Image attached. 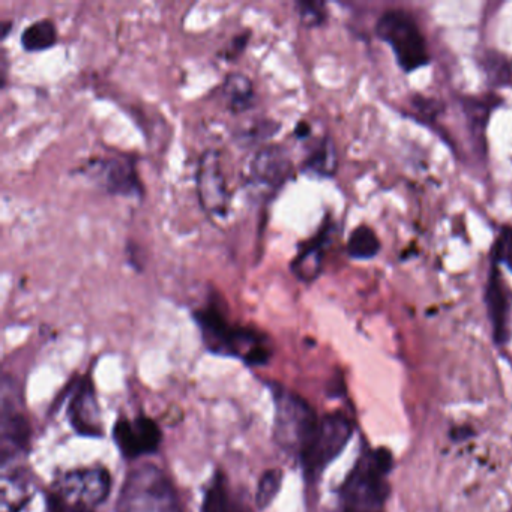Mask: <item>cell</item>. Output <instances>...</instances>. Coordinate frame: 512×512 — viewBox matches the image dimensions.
<instances>
[{
	"label": "cell",
	"instance_id": "6da1fadb",
	"mask_svg": "<svg viewBox=\"0 0 512 512\" xmlns=\"http://www.w3.org/2000/svg\"><path fill=\"white\" fill-rule=\"evenodd\" d=\"M203 343L217 355L242 359L248 365H263L272 355L271 341L265 334L247 326L233 325L217 302L194 311Z\"/></svg>",
	"mask_w": 512,
	"mask_h": 512
},
{
	"label": "cell",
	"instance_id": "7a4b0ae2",
	"mask_svg": "<svg viewBox=\"0 0 512 512\" xmlns=\"http://www.w3.org/2000/svg\"><path fill=\"white\" fill-rule=\"evenodd\" d=\"M391 469L392 454L388 449L362 452L341 485V512H383Z\"/></svg>",
	"mask_w": 512,
	"mask_h": 512
},
{
	"label": "cell",
	"instance_id": "3957f363",
	"mask_svg": "<svg viewBox=\"0 0 512 512\" xmlns=\"http://www.w3.org/2000/svg\"><path fill=\"white\" fill-rule=\"evenodd\" d=\"M118 512H184L166 473L145 464L128 475L118 500Z\"/></svg>",
	"mask_w": 512,
	"mask_h": 512
},
{
	"label": "cell",
	"instance_id": "277c9868",
	"mask_svg": "<svg viewBox=\"0 0 512 512\" xmlns=\"http://www.w3.org/2000/svg\"><path fill=\"white\" fill-rule=\"evenodd\" d=\"M380 40L391 46L404 73H412L430 62L427 41L412 16L392 10L380 17L376 26Z\"/></svg>",
	"mask_w": 512,
	"mask_h": 512
},
{
	"label": "cell",
	"instance_id": "5b68a950",
	"mask_svg": "<svg viewBox=\"0 0 512 512\" xmlns=\"http://www.w3.org/2000/svg\"><path fill=\"white\" fill-rule=\"evenodd\" d=\"M275 440L290 454L301 457L313 437L319 419L314 410L293 392L275 388Z\"/></svg>",
	"mask_w": 512,
	"mask_h": 512
},
{
	"label": "cell",
	"instance_id": "8992f818",
	"mask_svg": "<svg viewBox=\"0 0 512 512\" xmlns=\"http://www.w3.org/2000/svg\"><path fill=\"white\" fill-rule=\"evenodd\" d=\"M110 493V473L104 467H80L62 473L49 496L73 508L94 511Z\"/></svg>",
	"mask_w": 512,
	"mask_h": 512
},
{
	"label": "cell",
	"instance_id": "52a82bcc",
	"mask_svg": "<svg viewBox=\"0 0 512 512\" xmlns=\"http://www.w3.org/2000/svg\"><path fill=\"white\" fill-rule=\"evenodd\" d=\"M353 434V424L343 413H332L319 419L313 437L302 452V467L308 476H317L341 454Z\"/></svg>",
	"mask_w": 512,
	"mask_h": 512
},
{
	"label": "cell",
	"instance_id": "ba28073f",
	"mask_svg": "<svg viewBox=\"0 0 512 512\" xmlns=\"http://www.w3.org/2000/svg\"><path fill=\"white\" fill-rule=\"evenodd\" d=\"M80 172L109 194L122 197H142L143 185L131 157L92 158L83 164Z\"/></svg>",
	"mask_w": 512,
	"mask_h": 512
},
{
	"label": "cell",
	"instance_id": "9c48e42d",
	"mask_svg": "<svg viewBox=\"0 0 512 512\" xmlns=\"http://www.w3.org/2000/svg\"><path fill=\"white\" fill-rule=\"evenodd\" d=\"M196 190L200 206L209 217H227L230 193L217 149H206L200 157L196 170Z\"/></svg>",
	"mask_w": 512,
	"mask_h": 512
},
{
	"label": "cell",
	"instance_id": "30bf717a",
	"mask_svg": "<svg viewBox=\"0 0 512 512\" xmlns=\"http://www.w3.org/2000/svg\"><path fill=\"white\" fill-rule=\"evenodd\" d=\"M295 175L292 158L284 146L265 145L254 154L250 164V181L266 193L280 190Z\"/></svg>",
	"mask_w": 512,
	"mask_h": 512
},
{
	"label": "cell",
	"instance_id": "8fae6325",
	"mask_svg": "<svg viewBox=\"0 0 512 512\" xmlns=\"http://www.w3.org/2000/svg\"><path fill=\"white\" fill-rule=\"evenodd\" d=\"M113 437L119 451L127 458H139L154 454L161 445L160 427L146 416L119 419L113 428Z\"/></svg>",
	"mask_w": 512,
	"mask_h": 512
},
{
	"label": "cell",
	"instance_id": "7c38bea8",
	"mask_svg": "<svg viewBox=\"0 0 512 512\" xmlns=\"http://www.w3.org/2000/svg\"><path fill=\"white\" fill-rule=\"evenodd\" d=\"M485 301H487L488 317L493 326L494 340L502 346L508 341L509 331H511L512 301L511 293H509L496 263H493L490 277H488Z\"/></svg>",
	"mask_w": 512,
	"mask_h": 512
},
{
	"label": "cell",
	"instance_id": "4fadbf2b",
	"mask_svg": "<svg viewBox=\"0 0 512 512\" xmlns=\"http://www.w3.org/2000/svg\"><path fill=\"white\" fill-rule=\"evenodd\" d=\"M68 415L71 424L82 436H103V421L91 380L83 379L77 385L68 407Z\"/></svg>",
	"mask_w": 512,
	"mask_h": 512
},
{
	"label": "cell",
	"instance_id": "5bb4252c",
	"mask_svg": "<svg viewBox=\"0 0 512 512\" xmlns=\"http://www.w3.org/2000/svg\"><path fill=\"white\" fill-rule=\"evenodd\" d=\"M332 229L334 227H332L331 221H326L314 238L308 239L299 247L298 254L290 263V269L298 280L311 283L319 277L322 272L326 245L331 241Z\"/></svg>",
	"mask_w": 512,
	"mask_h": 512
},
{
	"label": "cell",
	"instance_id": "9a60e30c",
	"mask_svg": "<svg viewBox=\"0 0 512 512\" xmlns=\"http://www.w3.org/2000/svg\"><path fill=\"white\" fill-rule=\"evenodd\" d=\"M13 392V389H11ZM4 400V409H2V463H8L10 458L16 457L20 452H25L28 448L29 437H31V427H29L26 416L17 409V404L13 401Z\"/></svg>",
	"mask_w": 512,
	"mask_h": 512
},
{
	"label": "cell",
	"instance_id": "2e32d148",
	"mask_svg": "<svg viewBox=\"0 0 512 512\" xmlns=\"http://www.w3.org/2000/svg\"><path fill=\"white\" fill-rule=\"evenodd\" d=\"M223 98L226 101L227 109L230 112L239 115V113L247 112L254 106L256 101V92L250 77L242 73H232L224 79Z\"/></svg>",
	"mask_w": 512,
	"mask_h": 512
},
{
	"label": "cell",
	"instance_id": "e0dca14e",
	"mask_svg": "<svg viewBox=\"0 0 512 512\" xmlns=\"http://www.w3.org/2000/svg\"><path fill=\"white\" fill-rule=\"evenodd\" d=\"M337 151L331 137H323L311 149L302 163V172L319 178H331L337 172Z\"/></svg>",
	"mask_w": 512,
	"mask_h": 512
},
{
	"label": "cell",
	"instance_id": "ac0fdd59",
	"mask_svg": "<svg viewBox=\"0 0 512 512\" xmlns=\"http://www.w3.org/2000/svg\"><path fill=\"white\" fill-rule=\"evenodd\" d=\"M0 512H19L29 500V482L25 473L14 470L2 478Z\"/></svg>",
	"mask_w": 512,
	"mask_h": 512
},
{
	"label": "cell",
	"instance_id": "d6986e66",
	"mask_svg": "<svg viewBox=\"0 0 512 512\" xmlns=\"http://www.w3.org/2000/svg\"><path fill=\"white\" fill-rule=\"evenodd\" d=\"M58 43V31L50 19H41L31 23L20 37V44L26 52H44Z\"/></svg>",
	"mask_w": 512,
	"mask_h": 512
},
{
	"label": "cell",
	"instance_id": "ffe728a7",
	"mask_svg": "<svg viewBox=\"0 0 512 512\" xmlns=\"http://www.w3.org/2000/svg\"><path fill=\"white\" fill-rule=\"evenodd\" d=\"M202 512H245L233 499L226 479L221 473L215 475L211 484L206 488Z\"/></svg>",
	"mask_w": 512,
	"mask_h": 512
},
{
	"label": "cell",
	"instance_id": "44dd1931",
	"mask_svg": "<svg viewBox=\"0 0 512 512\" xmlns=\"http://www.w3.org/2000/svg\"><path fill=\"white\" fill-rule=\"evenodd\" d=\"M380 251V241L371 227L359 226L353 230L347 241V253L352 259L370 260Z\"/></svg>",
	"mask_w": 512,
	"mask_h": 512
},
{
	"label": "cell",
	"instance_id": "7402d4cb",
	"mask_svg": "<svg viewBox=\"0 0 512 512\" xmlns=\"http://www.w3.org/2000/svg\"><path fill=\"white\" fill-rule=\"evenodd\" d=\"M281 124L274 119H254L235 133L236 142L242 146L260 145L272 139L280 130Z\"/></svg>",
	"mask_w": 512,
	"mask_h": 512
},
{
	"label": "cell",
	"instance_id": "603a6c76",
	"mask_svg": "<svg viewBox=\"0 0 512 512\" xmlns=\"http://www.w3.org/2000/svg\"><path fill=\"white\" fill-rule=\"evenodd\" d=\"M485 73L494 86H512V65L500 55L488 53L484 59Z\"/></svg>",
	"mask_w": 512,
	"mask_h": 512
},
{
	"label": "cell",
	"instance_id": "cb8c5ba5",
	"mask_svg": "<svg viewBox=\"0 0 512 512\" xmlns=\"http://www.w3.org/2000/svg\"><path fill=\"white\" fill-rule=\"evenodd\" d=\"M281 481H283V473H281V470L272 469L263 473L256 496L259 508H266V506L271 505L272 500H274V497L277 496L278 491H280Z\"/></svg>",
	"mask_w": 512,
	"mask_h": 512
},
{
	"label": "cell",
	"instance_id": "d4e9b609",
	"mask_svg": "<svg viewBox=\"0 0 512 512\" xmlns=\"http://www.w3.org/2000/svg\"><path fill=\"white\" fill-rule=\"evenodd\" d=\"M296 10H298L299 19L308 28H317L322 26L328 19V11L323 2H310V0H301L296 2Z\"/></svg>",
	"mask_w": 512,
	"mask_h": 512
},
{
	"label": "cell",
	"instance_id": "484cf974",
	"mask_svg": "<svg viewBox=\"0 0 512 512\" xmlns=\"http://www.w3.org/2000/svg\"><path fill=\"white\" fill-rule=\"evenodd\" d=\"M496 262L506 263L512 271V227H503L494 245Z\"/></svg>",
	"mask_w": 512,
	"mask_h": 512
},
{
	"label": "cell",
	"instance_id": "4316f807",
	"mask_svg": "<svg viewBox=\"0 0 512 512\" xmlns=\"http://www.w3.org/2000/svg\"><path fill=\"white\" fill-rule=\"evenodd\" d=\"M248 40H250V37H248V32L247 34L236 35V38H233L232 43H230V49H227L226 58H238V56L244 52Z\"/></svg>",
	"mask_w": 512,
	"mask_h": 512
},
{
	"label": "cell",
	"instance_id": "83f0119b",
	"mask_svg": "<svg viewBox=\"0 0 512 512\" xmlns=\"http://www.w3.org/2000/svg\"><path fill=\"white\" fill-rule=\"evenodd\" d=\"M47 509L49 512H94L89 509L73 508V506L64 505L53 497L47 496Z\"/></svg>",
	"mask_w": 512,
	"mask_h": 512
},
{
	"label": "cell",
	"instance_id": "f1b7e54d",
	"mask_svg": "<svg viewBox=\"0 0 512 512\" xmlns=\"http://www.w3.org/2000/svg\"><path fill=\"white\" fill-rule=\"evenodd\" d=\"M310 133L311 127L308 122H298V124H296L295 130H293V136L299 140L307 139V137L310 136Z\"/></svg>",
	"mask_w": 512,
	"mask_h": 512
},
{
	"label": "cell",
	"instance_id": "f546056e",
	"mask_svg": "<svg viewBox=\"0 0 512 512\" xmlns=\"http://www.w3.org/2000/svg\"><path fill=\"white\" fill-rule=\"evenodd\" d=\"M0 26H2V32H0V37L7 38L8 31H10V29L13 28V23L4 22Z\"/></svg>",
	"mask_w": 512,
	"mask_h": 512
}]
</instances>
